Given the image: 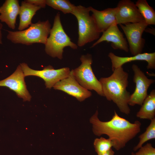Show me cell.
Returning a JSON list of instances; mask_svg holds the SVG:
<instances>
[{
  "label": "cell",
  "mask_w": 155,
  "mask_h": 155,
  "mask_svg": "<svg viewBox=\"0 0 155 155\" xmlns=\"http://www.w3.org/2000/svg\"><path fill=\"white\" fill-rule=\"evenodd\" d=\"M98 115L97 110L90 119L93 133L98 136L107 135L113 143V147L117 150L124 148L141 131V123L139 121L131 123L119 116L115 110L111 119L108 121H101Z\"/></svg>",
  "instance_id": "1"
},
{
  "label": "cell",
  "mask_w": 155,
  "mask_h": 155,
  "mask_svg": "<svg viewBox=\"0 0 155 155\" xmlns=\"http://www.w3.org/2000/svg\"><path fill=\"white\" fill-rule=\"evenodd\" d=\"M113 72L110 76L102 77L99 80L104 96L115 103L121 113L128 115L130 112L128 103L131 95L127 90L128 73L122 67L115 69Z\"/></svg>",
  "instance_id": "2"
},
{
  "label": "cell",
  "mask_w": 155,
  "mask_h": 155,
  "mask_svg": "<svg viewBox=\"0 0 155 155\" xmlns=\"http://www.w3.org/2000/svg\"><path fill=\"white\" fill-rule=\"evenodd\" d=\"M51 25L49 20H39L22 31L7 30V38L15 44L29 45L36 43L45 44L49 34Z\"/></svg>",
  "instance_id": "3"
},
{
  "label": "cell",
  "mask_w": 155,
  "mask_h": 155,
  "mask_svg": "<svg viewBox=\"0 0 155 155\" xmlns=\"http://www.w3.org/2000/svg\"><path fill=\"white\" fill-rule=\"evenodd\" d=\"M49 35L44 44V50L46 53L52 57L61 59L65 47L69 46L73 49L78 48L77 44L71 41L65 32L59 13L55 16L53 25Z\"/></svg>",
  "instance_id": "4"
},
{
  "label": "cell",
  "mask_w": 155,
  "mask_h": 155,
  "mask_svg": "<svg viewBox=\"0 0 155 155\" xmlns=\"http://www.w3.org/2000/svg\"><path fill=\"white\" fill-rule=\"evenodd\" d=\"M90 7L75 6L72 14L76 18L78 26V46H82L86 44L99 38L100 33L95 22L90 14Z\"/></svg>",
  "instance_id": "5"
},
{
  "label": "cell",
  "mask_w": 155,
  "mask_h": 155,
  "mask_svg": "<svg viewBox=\"0 0 155 155\" xmlns=\"http://www.w3.org/2000/svg\"><path fill=\"white\" fill-rule=\"evenodd\" d=\"M81 64L71 70L77 82L87 90H94L99 95L104 96L100 82L94 74L91 67L93 60L91 55H82L80 58Z\"/></svg>",
  "instance_id": "6"
},
{
  "label": "cell",
  "mask_w": 155,
  "mask_h": 155,
  "mask_svg": "<svg viewBox=\"0 0 155 155\" xmlns=\"http://www.w3.org/2000/svg\"><path fill=\"white\" fill-rule=\"evenodd\" d=\"M25 77L35 76L42 79L45 82L46 88L51 89L57 82L68 77L71 71L65 67L55 69L51 65L45 67L43 69L37 70L30 68L25 63H20Z\"/></svg>",
  "instance_id": "7"
},
{
  "label": "cell",
  "mask_w": 155,
  "mask_h": 155,
  "mask_svg": "<svg viewBox=\"0 0 155 155\" xmlns=\"http://www.w3.org/2000/svg\"><path fill=\"white\" fill-rule=\"evenodd\" d=\"M119 25L126 37L131 54L133 56L141 53L145 43V40L142 36L148 26L145 21Z\"/></svg>",
  "instance_id": "8"
},
{
  "label": "cell",
  "mask_w": 155,
  "mask_h": 155,
  "mask_svg": "<svg viewBox=\"0 0 155 155\" xmlns=\"http://www.w3.org/2000/svg\"><path fill=\"white\" fill-rule=\"evenodd\" d=\"M132 68L134 73L133 81L135 88L134 92L130 95L128 104L132 106L136 104L141 106L148 95V88L155 80L148 78L137 65H133Z\"/></svg>",
  "instance_id": "9"
},
{
  "label": "cell",
  "mask_w": 155,
  "mask_h": 155,
  "mask_svg": "<svg viewBox=\"0 0 155 155\" xmlns=\"http://www.w3.org/2000/svg\"><path fill=\"white\" fill-rule=\"evenodd\" d=\"M116 22L117 24L135 23L144 21L134 3L130 0H122L116 7Z\"/></svg>",
  "instance_id": "10"
},
{
  "label": "cell",
  "mask_w": 155,
  "mask_h": 155,
  "mask_svg": "<svg viewBox=\"0 0 155 155\" xmlns=\"http://www.w3.org/2000/svg\"><path fill=\"white\" fill-rule=\"evenodd\" d=\"M24 77L20 65L11 75L5 79L0 81V86L7 87L15 92L17 95L23 98L24 101H29L31 97L27 89Z\"/></svg>",
  "instance_id": "11"
},
{
  "label": "cell",
  "mask_w": 155,
  "mask_h": 155,
  "mask_svg": "<svg viewBox=\"0 0 155 155\" xmlns=\"http://www.w3.org/2000/svg\"><path fill=\"white\" fill-rule=\"evenodd\" d=\"M54 89L63 91L82 102L90 97L92 92L81 86L74 78L71 71L69 76L56 83Z\"/></svg>",
  "instance_id": "12"
},
{
  "label": "cell",
  "mask_w": 155,
  "mask_h": 155,
  "mask_svg": "<svg viewBox=\"0 0 155 155\" xmlns=\"http://www.w3.org/2000/svg\"><path fill=\"white\" fill-rule=\"evenodd\" d=\"M111 42V46L114 49H120L128 52V46L126 39L119 30L117 24L114 23L103 32L101 37L91 46L93 47L102 42Z\"/></svg>",
  "instance_id": "13"
},
{
  "label": "cell",
  "mask_w": 155,
  "mask_h": 155,
  "mask_svg": "<svg viewBox=\"0 0 155 155\" xmlns=\"http://www.w3.org/2000/svg\"><path fill=\"white\" fill-rule=\"evenodd\" d=\"M108 56L111 60L113 71L115 69L122 67L125 63L135 61H145L148 63L147 69H155V52L141 53L131 57H121L110 52Z\"/></svg>",
  "instance_id": "14"
},
{
  "label": "cell",
  "mask_w": 155,
  "mask_h": 155,
  "mask_svg": "<svg viewBox=\"0 0 155 155\" xmlns=\"http://www.w3.org/2000/svg\"><path fill=\"white\" fill-rule=\"evenodd\" d=\"M92 16L95 22L97 28L100 33H103L114 23H116V15L117 7L108 8L99 11L90 6Z\"/></svg>",
  "instance_id": "15"
},
{
  "label": "cell",
  "mask_w": 155,
  "mask_h": 155,
  "mask_svg": "<svg viewBox=\"0 0 155 155\" xmlns=\"http://www.w3.org/2000/svg\"><path fill=\"white\" fill-rule=\"evenodd\" d=\"M20 6L18 0H6L0 7V20L10 28H16L17 17Z\"/></svg>",
  "instance_id": "16"
},
{
  "label": "cell",
  "mask_w": 155,
  "mask_h": 155,
  "mask_svg": "<svg viewBox=\"0 0 155 155\" xmlns=\"http://www.w3.org/2000/svg\"><path fill=\"white\" fill-rule=\"evenodd\" d=\"M41 8L25 0L21 2L19 15V23L18 29L19 31L26 29L32 23V19L36 12Z\"/></svg>",
  "instance_id": "17"
},
{
  "label": "cell",
  "mask_w": 155,
  "mask_h": 155,
  "mask_svg": "<svg viewBox=\"0 0 155 155\" xmlns=\"http://www.w3.org/2000/svg\"><path fill=\"white\" fill-rule=\"evenodd\" d=\"M137 117L151 120L155 118V90L153 89L144 100L139 111Z\"/></svg>",
  "instance_id": "18"
},
{
  "label": "cell",
  "mask_w": 155,
  "mask_h": 155,
  "mask_svg": "<svg viewBox=\"0 0 155 155\" xmlns=\"http://www.w3.org/2000/svg\"><path fill=\"white\" fill-rule=\"evenodd\" d=\"M135 5L148 25L155 24V11L146 0H138Z\"/></svg>",
  "instance_id": "19"
},
{
  "label": "cell",
  "mask_w": 155,
  "mask_h": 155,
  "mask_svg": "<svg viewBox=\"0 0 155 155\" xmlns=\"http://www.w3.org/2000/svg\"><path fill=\"white\" fill-rule=\"evenodd\" d=\"M46 5L63 13H71L75 5L67 0H46Z\"/></svg>",
  "instance_id": "20"
},
{
  "label": "cell",
  "mask_w": 155,
  "mask_h": 155,
  "mask_svg": "<svg viewBox=\"0 0 155 155\" xmlns=\"http://www.w3.org/2000/svg\"><path fill=\"white\" fill-rule=\"evenodd\" d=\"M150 121V123L146 128V131L139 136V142L133 148L134 151L137 150L146 142L155 138V118Z\"/></svg>",
  "instance_id": "21"
},
{
  "label": "cell",
  "mask_w": 155,
  "mask_h": 155,
  "mask_svg": "<svg viewBox=\"0 0 155 155\" xmlns=\"http://www.w3.org/2000/svg\"><path fill=\"white\" fill-rule=\"evenodd\" d=\"M93 145L97 155L106 153L113 146V143L109 139L102 137L96 138L94 141Z\"/></svg>",
  "instance_id": "22"
},
{
  "label": "cell",
  "mask_w": 155,
  "mask_h": 155,
  "mask_svg": "<svg viewBox=\"0 0 155 155\" xmlns=\"http://www.w3.org/2000/svg\"><path fill=\"white\" fill-rule=\"evenodd\" d=\"M134 155H155V148L150 143L142 146Z\"/></svg>",
  "instance_id": "23"
},
{
  "label": "cell",
  "mask_w": 155,
  "mask_h": 155,
  "mask_svg": "<svg viewBox=\"0 0 155 155\" xmlns=\"http://www.w3.org/2000/svg\"><path fill=\"white\" fill-rule=\"evenodd\" d=\"M26 1L40 7L44 8L46 5V0H26Z\"/></svg>",
  "instance_id": "24"
},
{
  "label": "cell",
  "mask_w": 155,
  "mask_h": 155,
  "mask_svg": "<svg viewBox=\"0 0 155 155\" xmlns=\"http://www.w3.org/2000/svg\"><path fill=\"white\" fill-rule=\"evenodd\" d=\"M3 25L0 20V44H2V33Z\"/></svg>",
  "instance_id": "25"
},
{
  "label": "cell",
  "mask_w": 155,
  "mask_h": 155,
  "mask_svg": "<svg viewBox=\"0 0 155 155\" xmlns=\"http://www.w3.org/2000/svg\"><path fill=\"white\" fill-rule=\"evenodd\" d=\"M114 152L111 148L106 153L100 155H114Z\"/></svg>",
  "instance_id": "26"
},
{
  "label": "cell",
  "mask_w": 155,
  "mask_h": 155,
  "mask_svg": "<svg viewBox=\"0 0 155 155\" xmlns=\"http://www.w3.org/2000/svg\"><path fill=\"white\" fill-rule=\"evenodd\" d=\"M131 155H134V153L133 152H132Z\"/></svg>",
  "instance_id": "27"
}]
</instances>
